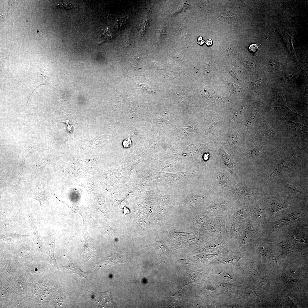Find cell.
<instances>
[{"label":"cell","instance_id":"6da1fadb","mask_svg":"<svg viewBox=\"0 0 308 308\" xmlns=\"http://www.w3.org/2000/svg\"><path fill=\"white\" fill-rule=\"evenodd\" d=\"M307 215L306 208L302 207L279 220L273 222L268 221L262 225L264 236H266L296 222L307 221Z\"/></svg>","mask_w":308,"mask_h":308},{"label":"cell","instance_id":"7a4b0ae2","mask_svg":"<svg viewBox=\"0 0 308 308\" xmlns=\"http://www.w3.org/2000/svg\"><path fill=\"white\" fill-rule=\"evenodd\" d=\"M214 193L226 194L238 181L227 170L220 165L214 168L212 175Z\"/></svg>","mask_w":308,"mask_h":308},{"label":"cell","instance_id":"3957f363","mask_svg":"<svg viewBox=\"0 0 308 308\" xmlns=\"http://www.w3.org/2000/svg\"><path fill=\"white\" fill-rule=\"evenodd\" d=\"M226 194L245 202L246 200H252L256 198V193L254 189L248 187L244 181L236 183Z\"/></svg>","mask_w":308,"mask_h":308},{"label":"cell","instance_id":"277c9868","mask_svg":"<svg viewBox=\"0 0 308 308\" xmlns=\"http://www.w3.org/2000/svg\"><path fill=\"white\" fill-rule=\"evenodd\" d=\"M219 153L221 158L219 165L228 171L238 182L239 179L238 168L233 157L222 149H220Z\"/></svg>","mask_w":308,"mask_h":308},{"label":"cell","instance_id":"5b68a950","mask_svg":"<svg viewBox=\"0 0 308 308\" xmlns=\"http://www.w3.org/2000/svg\"><path fill=\"white\" fill-rule=\"evenodd\" d=\"M252 219L262 225L268 221L265 208L260 205L254 204L249 206Z\"/></svg>","mask_w":308,"mask_h":308},{"label":"cell","instance_id":"8992f818","mask_svg":"<svg viewBox=\"0 0 308 308\" xmlns=\"http://www.w3.org/2000/svg\"><path fill=\"white\" fill-rule=\"evenodd\" d=\"M289 204L281 199L271 200L265 208L268 219L278 211L288 207Z\"/></svg>","mask_w":308,"mask_h":308},{"label":"cell","instance_id":"52a82bcc","mask_svg":"<svg viewBox=\"0 0 308 308\" xmlns=\"http://www.w3.org/2000/svg\"><path fill=\"white\" fill-rule=\"evenodd\" d=\"M90 293L92 298L101 306L104 307L106 306L107 304L113 306L114 303L112 299L110 289L103 292Z\"/></svg>","mask_w":308,"mask_h":308},{"label":"cell","instance_id":"ba28073f","mask_svg":"<svg viewBox=\"0 0 308 308\" xmlns=\"http://www.w3.org/2000/svg\"><path fill=\"white\" fill-rule=\"evenodd\" d=\"M290 229V231L289 232L287 236L291 238L297 242L305 243L307 242L308 231L307 229L305 230L302 229V228L297 229Z\"/></svg>","mask_w":308,"mask_h":308},{"label":"cell","instance_id":"9c48e42d","mask_svg":"<svg viewBox=\"0 0 308 308\" xmlns=\"http://www.w3.org/2000/svg\"><path fill=\"white\" fill-rule=\"evenodd\" d=\"M28 225L31 235L33 240L38 246L40 247L41 241L40 239L37 228L35 224L31 211H28Z\"/></svg>","mask_w":308,"mask_h":308},{"label":"cell","instance_id":"30bf717a","mask_svg":"<svg viewBox=\"0 0 308 308\" xmlns=\"http://www.w3.org/2000/svg\"><path fill=\"white\" fill-rule=\"evenodd\" d=\"M65 267L69 270L70 272L72 275L82 280L86 279L90 277H92L91 276L90 272H85L83 271L80 270L78 266L76 264H74L70 262L67 266Z\"/></svg>","mask_w":308,"mask_h":308},{"label":"cell","instance_id":"8fae6325","mask_svg":"<svg viewBox=\"0 0 308 308\" xmlns=\"http://www.w3.org/2000/svg\"><path fill=\"white\" fill-rule=\"evenodd\" d=\"M230 203L229 200H223L216 201L211 204L207 208V210L211 212L224 210L229 208Z\"/></svg>","mask_w":308,"mask_h":308},{"label":"cell","instance_id":"7c38bea8","mask_svg":"<svg viewBox=\"0 0 308 308\" xmlns=\"http://www.w3.org/2000/svg\"><path fill=\"white\" fill-rule=\"evenodd\" d=\"M47 77L46 76L44 73L41 69L38 70L37 77L34 83L32 86L31 89L30 94L29 97L31 95L34 90L38 86L40 85L47 84Z\"/></svg>","mask_w":308,"mask_h":308},{"label":"cell","instance_id":"4fadbf2b","mask_svg":"<svg viewBox=\"0 0 308 308\" xmlns=\"http://www.w3.org/2000/svg\"><path fill=\"white\" fill-rule=\"evenodd\" d=\"M84 247V254L87 258L88 260L92 257L96 256V249L90 241L86 240Z\"/></svg>","mask_w":308,"mask_h":308},{"label":"cell","instance_id":"5bb4252c","mask_svg":"<svg viewBox=\"0 0 308 308\" xmlns=\"http://www.w3.org/2000/svg\"><path fill=\"white\" fill-rule=\"evenodd\" d=\"M28 235H23L16 234H9L1 235L0 239L2 240L5 242H9L12 240H17L20 238H23Z\"/></svg>","mask_w":308,"mask_h":308},{"label":"cell","instance_id":"9a60e30c","mask_svg":"<svg viewBox=\"0 0 308 308\" xmlns=\"http://www.w3.org/2000/svg\"><path fill=\"white\" fill-rule=\"evenodd\" d=\"M156 248L160 256L161 255L162 257L166 260L169 259V251L165 245L162 243H157Z\"/></svg>","mask_w":308,"mask_h":308},{"label":"cell","instance_id":"2e32d148","mask_svg":"<svg viewBox=\"0 0 308 308\" xmlns=\"http://www.w3.org/2000/svg\"><path fill=\"white\" fill-rule=\"evenodd\" d=\"M216 254H203L199 255L192 259L191 262H204L215 256Z\"/></svg>","mask_w":308,"mask_h":308},{"label":"cell","instance_id":"e0dca14e","mask_svg":"<svg viewBox=\"0 0 308 308\" xmlns=\"http://www.w3.org/2000/svg\"><path fill=\"white\" fill-rule=\"evenodd\" d=\"M73 160L75 163L77 165L82 166H89L93 163L95 162V159L80 160L73 158Z\"/></svg>","mask_w":308,"mask_h":308},{"label":"cell","instance_id":"ac0fdd59","mask_svg":"<svg viewBox=\"0 0 308 308\" xmlns=\"http://www.w3.org/2000/svg\"><path fill=\"white\" fill-rule=\"evenodd\" d=\"M70 210L72 212H76L79 213L82 215V217H85L86 216V211L81 207L76 206L75 205H70L68 206Z\"/></svg>","mask_w":308,"mask_h":308},{"label":"cell","instance_id":"d6986e66","mask_svg":"<svg viewBox=\"0 0 308 308\" xmlns=\"http://www.w3.org/2000/svg\"><path fill=\"white\" fill-rule=\"evenodd\" d=\"M239 139L238 133H232L230 138L229 145L230 147L232 149L237 143Z\"/></svg>","mask_w":308,"mask_h":308},{"label":"cell","instance_id":"ffe728a7","mask_svg":"<svg viewBox=\"0 0 308 308\" xmlns=\"http://www.w3.org/2000/svg\"><path fill=\"white\" fill-rule=\"evenodd\" d=\"M255 117L256 115L254 114L247 118L246 121V128L247 131L252 128L254 121Z\"/></svg>","mask_w":308,"mask_h":308},{"label":"cell","instance_id":"44dd1931","mask_svg":"<svg viewBox=\"0 0 308 308\" xmlns=\"http://www.w3.org/2000/svg\"><path fill=\"white\" fill-rule=\"evenodd\" d=\"M147 19H145L142 22H141L139 25V31L140 36L141 37H143L145 33L147 25Z\"/></svg>","mask_w":308,"mask_h":308},{"label":"cell","instance_id":"7402d4cb","mask_svg":"<svg viewBox=\"0 0 308 308\" xmlns=\"http://www.w3.org/2000/svg\"><path fill=\"white\" fill-rule=\"evenodd\" d=\"M215 273L220 277L227 279H231L232 277L229 274L224 271L218 270L215 271Z\"/></svg>","mask_w":308,"mask_h":308},{"label":"cell","instance_id":"603a6c76","mask_svg":"<svg viewBox=\"0 0 308 308\" xmlns=\"http://www.w3.org/2000/svg\"><path fill=\"white\" fill-rule=\"evenodd\" d=\"M225 262L227 263L239 265L241 262V258L239 257H232L227 259L225 260Z\"/></svg>","mask_w":308,"mask_h":308},{"label":"cell","instance_id":"cb8c5ba5","mask_svg":"<svg viewBox=\"0 0 308 308\" xmlns=\"http://www.w3.org/2000/svg\"><path fill=\"white\" fill-rule=\"evenodd\" d=\"M58 5L61 7L67 9H72L75 6L74 3L69 1H63L59 3Z\"/></svg>","mask_w":308,"mask_h":308},{"label":"cell","instance_id":"d4e9b609","mask_svg":"<svg viewBox=\"0 0 308 308\" xmlns=\"http://www.w3.org/2000/svg\"><path fill=\"white\" fill-rule=\"evenodd\" d=\"M261 149H254L251 150L247 152L246 156L252 157L257 156L260 154L261 152Z\"/></svg>","mask_w":308,"mask_h":308},{"label":"cell","instance_id":"484cf974","mask_svg":"<svg viewBox=\"0 0 308 308\" xmlns=\"http://www.w3.org/2000/svg\"><path fill=\"white\" fill-rule=\"evenodd\" d=\"M230 232L232 236L236 237L239 233L238 228L236 225H232L230 228Z\"/></svg>","mask_w":308,"mask_h":308},{"label":"cell","instance_id":"4316f807","mask_svg":"<svg viewBox=\"0 0 308 308\" xmlns=\"http://www.w3.org/2000/svg\"><path fill=\"white\" fill-rule=\"evenodd\" d=\"M132 142L130 137L125 139L123 142V145L124 148H129L131 147Z\"/></svg>","mask_w":308,"mask_h":308},{"label":"cell","instance_id":"83f0119b","mask_svg":"<svg viewBox=\"0 0 308 308\" xmlns=\"http://www.w3.org/2000/svg\"><path fill=\"white\" fill-rule=\"evenodd\" d=\"M258 46L256 44H251L249 46V51L252 53H255L257 50Z\"/></svg>","mask_w":308,"mask_h":308},{"label":"cell","instance_id":"f1b7e54d","mask_svg":"<svg viewBox=\"0 0 308 308\" xmlns=\"http://www.w3.org/2000/svg\"><path fill=\"white\" fill-rule=\"evenodd\" d=\"M219 285L225 289H227L233 287L235 286L234 285L229 283H219Z\"/></svg>","mask_w":308,"mask_h":308},{"label":"cell","instance_id":"f546056e","mask_svg":"<svg viewBox=\"0 0 308 308\" xmlns=\"http://www.w3.org/2000/svg\"><path fill=\"white\" fill-rule=\"evenodd\" d=\"M139 60V58L136 56H133L130 60V62L133 64H137Z\"/></svg>","mask_w":308,"mask_h":308},{"label":"cell","instance_id":"4dcf8cb0","mask_svg":"<svg viewBox=\"0 0 308 308\" xmlns=\"http://www.w3.org/2000/svg\"><path fill=\"white\" fill-rule=\"evenodd\" d=\"M287 187L288 189H292V191L295 193H300V191L298 189H296V188H295L292 185H290L289 184H287Z\"/></svg>","mask_w":308,"mask_h":308},{"label":"cell","instance_id":"1f68e13d","mask_svg":"<svg viewBox=\"0 0 308 308\" xmlns=\"http://www.w3.org/2000/svg\"><path fill=\"white\" fill-rule=\"evenodd\" d=\"M205 42L202 36L198 37L197 39V43L200 45H202Z\"/></svg>","mask_w":308,"mask_h":308},{"label":"cell","instance_id":"d6a6232c","mask_svg":"<svg viewBox=\"0 0 308 308\" xmlns=\"http://www.w3.org/2000/svg\"><path fill=\"white\" fill-rule=\"evenodd\" d=\"M203 290L204 291H212L214 290V289L213 287L211 286H206L204 287Z\"/></svg>","mask_w":308,"mask_h":308},{"label":"cell","instance_id":"836d02e7","mask_svg":"<svg viewBox=\"0 0 308 308\" xmlns=\"http://www.w3.org/2000/svg\"><path fill=\"white\" fill-rule=\"evenodd\" d=\"M205 42L208 46L211 45L212 44V41L211 39L208 40Z\"/></svg>","mask_w":308,"mask_h":308}]
</instances>
